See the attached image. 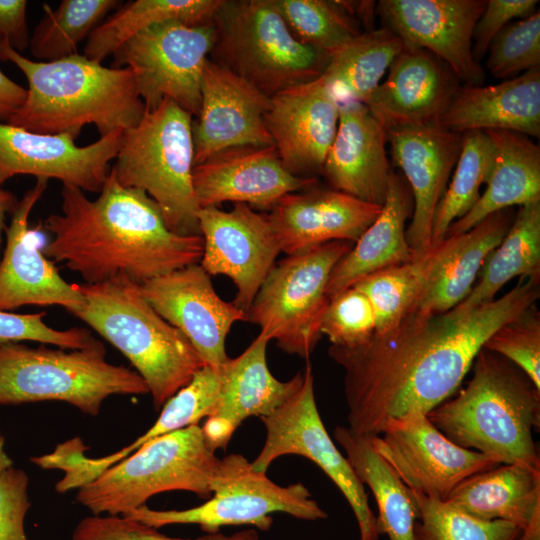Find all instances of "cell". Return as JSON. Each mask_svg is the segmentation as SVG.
<instances>
[{
  "mask_svg": "<svg viewBox=\"0 0 540 540\" xmlns=\"http://www.w3.org/2000/svg\"><path fill=\"white\" fill-rule=\"evenodd\" d=\"M540 279L521 278L507 293L471 309L408 313L395 328L356 346L331 345L344 370L348 429L363 437L409 413L428 414L458 391L487 339L536 304Z\"/></svg>",
  "mask_w": 540,
  "mask_h": 540,
  "instance_id": "6da1fadb",
  "label": "cell"
},
{
  "mask_svg": "<svg viewBox=\"0 0 540 540\" xmlns=\"http://www.w3.org/2000/svg\"><path fill=\"white\" fill-rule=\"evenodd\" d=\"M61 195L62 213L45 220L53 237L41 251L86 284L118 274L142 284L201 261L202 236L171 231L157 204L144 191L122 186L111 169L96 199L72 185H63Z\"/></svg>",
  "mask_w": 540,
  "mask_h": 540,
  "instance_id": "7a4b0ae2",
  "label": "cell"
},
{
  "mask_svg": "<svg viewBox=\"0 0 540 540\" xmlns=\"http://www.w3.org/2000/svg\"><path fill=\"white\" fill-rule=\"evenodd\" d=\"M0 60L14 63L28 82L23 105L6 123L42 134L77 137L93 124L100 137L127 130L141 120L145 106L128 68L106 67L84 55L33 61L0 39Z\"/></svg>",
  "mask_w": 540,
  "mask_h": 540,
  "instance_id": "3957f363",
  "label": "cell"
},
{
  "mask_svg": "<svg viewBox=\"0 0 540 540\" xmlns=\"http://www.w3.org/2000/svg\"><path fill=\"white\" fill-rule=\"evenodd\" d=\"M472 377L427 417L456 445L500 464L540 469L533 431L540 426V390L506 358L485 348L476 355Z\"/></svg>",
  "mask_w": 540,
  "mask_h": 540,
  "instance_id": "277c9868",
  "label": "cell"
},
{
  "mask_svg": "<svg viewBox=\"0 0 540 540\" xmlns=\"http://www.w3.org/2000/svg\"><path fill=\"white\" fill-rule=\"evenodd\" d=\"M84 305L75 317L119 350L145 381L154 408L185 386L205 363L176 327L123 274L98 284H78Z\"/></svg>",
  "mask_w": 540,
  "mask_h": 540,
  "instance_id": "5b68a950",
  "label": "cell"
},
{
  "mask_svg": "<svg viewBox=\"0 0 540 540\" xmlns=\"http://www.w3.org/2000/svg\"><path fill=\"white\" fill-rule=\"evenodd\" d=\"M105 357V346L97 339L79 349L1 344L0 405L61 401L97 416L112 395L149 393L135 370Z\"/></svg>",
  "mask_w": 540,
  "mask_h": 540,
  "instance_id": "8992f818",
  "label": "cell"
},
{
  "mask_svg": "<svg viewBox=\"0 0 540 540\" xmlns=\"http://www.w3.org/2000/svg\"><path fill=\"white\" fill-rule=\"evenodd\" d=\"M192 125L191 114L171 100L162 101L123 131L111 167L122 186L144 191L159 207L168 228L186 236L200 235Z\"/></svg>",
  "mask_w": 540,
  "mask_h": 540,
  "instance_id": "52a82bcc",
  "label": "cell"
},
{
  "mask_svg": "<svg viewBox=\"0 0 540 540\" xmlns=\"http://www.w3.org/2000/svg\"><path fill=\"white\" fill-rule=\"evenodd\" d=\"M199 425L156 437L77 489L92 515H126L167 491L210 498L220 459Z\"/></svg>",
  "mask_w": 540,
  "mask_h": 540,
  "instance_id": "ba28073f",
  "label": "cell"
},
{
  "mask_svg": "<svg viewBox=\"0 0 540 540\" xmlns=\"http://www.w3.org/2000/svg\"><path fill=\"white\" fill-rule=\"evenodd\" d=\"M212 23L211 60L270 98L319 78L330 60L292 34L272 0H222Z\"/></svg>",
  "mask_w": 540,
  "mask_h": 540,
  "instance_id": "9c48e42d",
  "label": "cell"
},
{
  "mask_svg": "<svg viewBox=\"0 0 540 540\" xmlns=\"http://www.w3.org/2000/svg\"><path fill=\"white\" fill-rule=\"evenodd\" d=\"M211 491L212 495L205 503L193 508L153 510L144 505L123 516L157 529L171 524H197L205 533L237 525L267 531L273 524L271 515L277 512L307 521L328 517L304 484L278 485L266 476V472L255 470L241 454L220 459Z\"/></svg>",
  "mask_w": 540,
  "mask_h": 540,
  "instance_id": "30bf717a",
  "label": "cell"
},
{
  "mask_svg": "<svg viewBox=\"0 0 540 540\" xmlns=\"http://www.w3.org/2000/svg\"><path fill=\"white\" fill-rule=\"evenodd\" d=\"M351 247L350 242L333 241L287 255L259 288L248 321L275 340L282 351L308 359L322 337L330 274Z\"/></svg>",
  "mask_w": 540,
  "mask_h": 540,
  "instance_id": "8fae6325",
  "label": "cell"
},
{
  "mask_svg": "<svg viewBox=\"0 0 540 540\" xmlns=\"http://www.w3.org/2000/svg\"><path fill=\"white\" fill-rule=\"evenodd\" d=\"M213 23L154 24L136 33L112 55V67L132 71L145 111L171 100L198 115L201 78L215 43Z\"/></svg>",
  "mask_w": 540,
  "mask_h": 540,
  "instance_id": "7c38bea8",
  "label": "cell"
},
{
  "mask_svg": "<svg viewBox=\"0 0 540 540\" xmlns=\"http://www.w3.org/2000/svg\"><path fill=\"white\" fill-rule=\"evenodd\" d=\"M260 418L266 428V439L251 462L252 467L266 472L274 460L292 454L311 460L346 498L358 524L359 540H379L377 518L369 506L364 485L324 427L315 401L309 361L297 391L272 413Z\"/></svg>",
  "mask_w": 540,
  "mask_h": 540,
  "instance_id": "4fadbf2b",
  "label": "cell"
},
{
  "mask_svg": "<svg viewBox=\"0 0 540 540\" xmlns=\"http://www.w3.org/2000/svg\"><path fill=\"white\" fill-rule=\"evenodd\" d=\"M368 438L408 489L440 500L466 478L500 465L456 445L419 412L388 420L379 435Z\"/></svg>",
  "mask_w": 540,
  "mask_h": 540,
  "instance_id": "5bb4252c",
  "label": "cell"
},
{
  "mask_svg": "<svg viewBox=\"0 0 540 540\" xmlns=\"http://www.w3.org/2000/svg\"><path fill=\"white\" fill-rule=\"evenodd\" d=\"M203 238L202 268L224 275L236 288L233 303L248 314L264 280L281 250L267 214L247 204L234 203L229 211L211 206L198 213Z\"/></svg>",
  "mask_w": 540,
  "mask_h": 540,
  "instance_id": "9a60e30c",
  "label": "cell"
},
{
  "mask_svg": "<svg viewBox=\"0 0 540 540\" xmlns=\"http://www.w3.org/2000/svg\"><path fill=\"white\" fill-rule=\"evenodd\" d=\"M115 130L77 146L69 133L42 134L0 122V186L16 175L57 179L82 191L100 192L122 142Z\"/></svg>",
  "mask_w": 540,
  "mask_h": 540,
  "instance_id": "2e32d148",
  "label": "cell"
},
{
  "mask_svg": "<svg viewBox=\"0 0 540 540\" xmlns=\"http://www.w3.org/2000/svg\"><path fill=\"white\" fill-rule=\"evenodd\" d=\"M487 0H381L384 27L404 47L426 50L443 61L464 85H480L485 75L472 53L474 27Z\"/></svg>",
  "mask_w": 540,
  "mask_h": 540,
  "instance_id": "e0dca14e",
  "label": "cell"
},
{
  "mask_svg": "<svg viewBox=\"0 0 540 540\" xmlns=\"http://www.w3.org/2000/svg\"><path fill=\"white\" fill-rule=\"evenodd\" d=\"M140 289L154 310L187 337L205 365L220 367L229 359L226 337L236 322L248 321V314L217 294L199 263L148 280Z\"/></svg>",
  "mask_w": 540,
  "mask_h": 540,
  "instance_id": "ac0fdd59",
  "label": "cell"
},
{
  "mask_svg": "<svg viewBox=\"0 0 540 540\" xmlns=\"http://www.w3.org/2000/svg\"><path fill=\"white\" fill-rule=\"evenodd\" d=\"M200 92L198 120L192 125L194 166L232 147L274 145L265 125L269 96L210 58Z\"/></svg>",
  "mask_w": 540,
  "mask_h": 540,
  "instance_id": "d6986e66",
  "label": "cell"
},
{
  "mask_svg": "<svg viewBox=\"0 0 540 540\" xmlns=\"http://www.w3.org/2000/svg\"><path fill=\"white\" fill-rule=\"evenodd\" d=\"M390 152L413 198L406 239L413 256L431 249L432 223L457 163L463 134L431 124L387 130Z\"/></svg>",
  "mask_w": 540,
  "mask_h": 540,
  "instance_id": "ffe728a7",
  "label": "cell"
},
{
  "mask_svg": "<svg viewBox=\"0 0 540 540\" xmlns=\"http://www.w3.org/2000/svg\"><path fill=\"white\" fill-rule=\"evenodd\" d=\"M48 180L37 179L18 202L6 226V246L0 260V311L24 305L64 307L71 314L84 305L78 284L66 282L39 247L37 231L29 227L33 207L47 188Z\"/></svg>",
  "mask_w": 540,
  "mask_h": 540,
  "instance_id": "44dd1931",
  "label": "cell"
},
{
  "mask_svg": "<svg viewBox=\"0 0 540 540\" xmlns=\"http://www.w3.org/2000/svg\"><path fill=\"white\" fill-rule=\"evenodd\" d=\"M193 185L200 208L226 201L272 208L289 193L316 187L318 179L290 173L274 145H248L223 150L195 165Z\"/></svg>",
  "mask_w": 540,
  "mask_h": 540,
  "instance_id": "7402d4cb",
  "label": "cell"
},
{
  "mask_svg": "<svg viewBox=\"0 0 540 540\" xmlns=\"http://www.w3.org/2000/svg\"><path fill=\"white\" fill-rule=\"evenodd\" d=\"M339 105L321 77L271 97L265 125L290 173L300 177L322 173L337 132Z\"/></svg>",
  "mask_w": 540,
  "mask_h": 540,
  "instance_id": "603a6c76",
  "label": "cell"
},
{
  "mask_svg": "<svg viewBox=\"0 0 540 540\" xmlns=\"http://www.w3.org/2000/svg\"><path fill=\"white\" fill-rule=\"evenodd\" d=\"M460 87L454 72L435 55L403 47L363 104L386 130L438 124Z\"/></svg>",
  "mask_w": 540,
  "mask_h": 540,
  "instance_id": "cb8c5ba5",
  "label": "cell"
},
{
  "mask_svg": "<svg viewBox=\"0 0 540 540\" xmlns=\"http://www.w3.org/2000/svg\"><path fill=\"white\" fill-rule=\"evenodd\" d=\"M381 207L316 186L285 195L267 216L281 252L293 255L333 241L356 242Z\"/></svg>",
  "mask_w": 540,
  "mask_h": 540,
  "instance_id": "d4e9b609",
  "label": "cell"
},
{
  "mask_svg": "<svg viewBox=\"0 0 540 540\" xmlns=\"http://www.w3.org/2000/svg\"><path fill=\"white\" fill-rule=\"evenodd\" d=\"M387 143L386 128L363 103H340L337 132L322 173L333 189L382 206L393 173Z\"/></svg>",
  "mask_w": 540,
  "mask_h": 540,
  "instance_id": "484cf974",
  "label": "cell"
},
{
  "mask_svg": "<svg viewBox=\"0 0 540 540\" xmlns=\"http://www.w3.org/2000/svg\"><path fill=\"white\" fill-rule=\"evenodd\" d=\"M269 341L260 331L239 356L229 358L220 366L219 401L214 413L201 427L214 450L226 449L233 433L246 418L269 415L302 384L303 372L285 382L272 375L266 361Z\"/></svg>",
  "mask_w": 540,
  "mask_h": 540,
  "instance_id": "4316f807",
  "label": "cell"
},
{
  "mask_svg": "<svg viewBox=\"0 0 540 540\" xmlns=\"http://www.w3.org/2000/svg\"><path fill=\"white\" fill-rule=\"evenodd\" d=\"M456 132L505 130L540 137V67L493 85H464L438 122Z\"/></svg>",
  "mask_w": 540,
  "mask_h": 540,
  "instance_id": "83f0119b",
  "label": "cell"
},
{
  "mask_svg": "<svg viewBox=\"0 0 540 540\" xmlns=\"http://www.w3.org/2000/svg\"><path fill=\"white\" fill-rule=\"evenodd\" d=\"M412 210L409 188L403 178L393 172L379 215L334 266L327 284L329 300L364 277L414 257L405 228Z\"/></svg>",
  "mask_w": 540,
  "mask_h": 540,
  "instance_id": "f1b7e54d",
  "label": "cell"
},
{
  "mask_svg": "<svg viewBox=\"0 0 540 540\" xmlns=\"http://www.w3.org/2000/svg\"><path fill=\"white\" fill-rule=\"evenodd\" d=\"M486 132L494 146L486 188L475 205L450 225L445 238L469 231L493 213L540 199L539 145L517 132Z\"/></svg>",
  "mask_w": 540,
  "mask_h": 540,
  "instance_id": "f546056e",
  "label": "cell"
},
{
  "mask_svg": "<svg viewBox=\"0 0 540 540\" xmlns=\"http://www.w3.org/2000/svg\"><path fill=\"white\" fill-rule=\"evenodd\" d=\"M512 220L509 209L501 210L457 235L455 246L432 271L409 313L440 314L460 304L469 295L485 260L499 245Z\"/></svg>",
  "mask_w": 540,
  "mask_h": 540,
  "instance_id": "4dcf8cb0",
  "label": "cell"
},
{
  "mask_svg": "<svg viewBox=\"0 0 540 540\" xmlns=\"http://www.w3.org/2000/svg\"><path fill=\"white\" fill-rule=\"evenodd\" d=\"M481 520H503L524 529L540 515V469L500 464L474 474L444 500Z\"/></svg>",
  "mask_w": 540,
  "mask_h": 540,
  "instance_id": "1f68e13d",
  "label": "cell"
},
{
  "mask_svg": "<svg viewBox=\"0 0 540 540\" xmlns=\"http://www.w3.org/2000/svg\"><path fill=\"white\" fill-rule=\"evenodd\" d=\"M334 438L359 481L368 485L378 507L380 534L389 540H415L418 510L408 487L374 449L370 438L337 426Z\"/></svg>",
  "mask_w": 540,
  "mask_h": 540,
  "instance_id": "d6a6232c",
  "label": "cell"
},
{
  "mask_svg": "<svg viewBox=\"0 0 540 540\" xmlns=\"http://www.w3.org/2000/svg\"><path fill=\"white\" fill-rule=\"evenodd\" d=\"M514 277L540 279V199L519 206L505 236L485 260L479 281L457 307L492 302Z\"/></svg>",
  "mask_w": 540,
  "mask_h": 540,
  "instance_id": "836d02e7",
  "label": "cell"
},
{
  "mask_svg": "<svg viewBox=\"0 0 540 540\" xmlns=\"http://www.w3.org/2000/svg\"><path fill=\"white\" fill-rule=\"evenodd\" d=\"M403 47L401 39L384 26L362 32L330 57L320 77L339 103H363Z\"/></svg>",
  "mask_w": 540,
  "mask_h": 540,
  "instance_id": "e575fe53",
  "label": "cell"
},
{
  "mask_svg": "<svg viewBox=\"0 0 540 540\" xmlns=\"http://www.w3.org/2000/svg\"><path fill=\"white\" fill-rule=\"evenodd\" d=\"M222 0H135L120 5L88 36L83 55L101 63L139 31L166 21L210 24Z\"/></svg>",
  "mask_w": 540,
  "mask_h": 540,
  "instance_id": "d590c367",
  "label": "cell"
},
{
  "mask_svg": "<svg viewBox=\"0 0 540 540\" xmlns=\"http://www.w3.org/2000/svg\"><path fill=\"white\" fill-rule=\"evenodd\" d=\"M456 241L457 236L445 238L425 254L368 275L353 285L367 296L373 307L375 333H385L398 326L411 311L432 271Z\"/></svg>",
  "mask_w": 540,
  "mask_h": 540,
  "instance_id": "8d00e7d4",
  "label": "cell"
},
{
  "mask_svg": "<svg viewBox=\"0 0 540 540\" xmlns=\"http://www.w3.org/2000/svg\"><path fill=\"white\" fill-rule=\"evenodd\" d=\"M220 390V367L204 365L194 373L185 386L166 401L159 417L144 434L112 454L91 458L89 460L91 471L100 474L154 438L191 425H198L202 418L210 417L214 413Z\"/></svg>",
  "mask_w": 540,
  "mask_h": 540,
  "instance_id": "74e56055",
  "label": "cell"
},
{
  "mask_svg": "<svg viewBox=\"0 0 540 540\" xmlns=\"http://www.w3.org/2000/svg\"><path fill=\"white\" fill-rule=\"evenodd\" d=\"M118 0H62L52 9L43 4L44 16L30 37V50L37 61L50 62L77 54L108 13L120 6Z\"/></svg>",
  "mask_w": 540,
  "mask_h": 540,
  "instance_id": "f35d334b",
  "label": "cell"
},
{
  "mask_svg": "<svg viewBox=\"0 0 540 540\" xmlns=\"http://www.w3.org/2000/svg\"><path fill=\"white\" fill-rule=\"evenodd\" d=\"M494 160V146L486 131L463 133L453 176L438 203L432 223L431 246L441 243L450 225L478 201Z\"/></svg>",
  "mask_w": 540,
  "mask_h": 540,
  "instance_id": "ab89813d",
  "label": "cell"
},
{
  "mask_svg": "<svg viewBox=\"0 0 540 540\" xmlns=\"http://www.w3.org/2000/svg\"><path fill=\"white\" fill-rule=\"evenodd\" d=\"M292 34L330 57L362 33L338 0H272Z\"/></svg>",
  "mask_w": 540,
  "mask_h": 540,
  "instance_id": "60d3db41",
  "label": "cell"
},
{
  "mask_svg": "<svg viewBox=\"0 0 540 540\" xmlns=\"http://www.w3.org/2000/svg\"><path fill=\"white\" fill-rule=\"evenodd\" d=\"M410 492L418 510L415 540H515L520 532L507 521L481 520L444 500Z\"/></svg>",
  "mask_w": 540,
  "mask_h": 540,
  "instance_id": "b9f144b4",
  "label": "cell"
},
{
  "mask_svg": "<svg viewBox=\"0 0 540 540\" xmlns=\"http://www.w3.org/2000/svg\"><path fill=\"white\" fill-rule=\"evenodd\" d=\"M486 67L498 79H511L540 67V13L512 21L489 46Z\"/></svg>",
  "mask_w": 540,
  "mask_h": 540,
  "instance_id": "7bdbcfd3",
  "label": "cell"
},
{
  "mask_svg": "<svg viewBox=\"0 0 540 540\" xmlns=\"http://www.w3.org/2000/svg\"><path fill=\"white\" fill-rule=\"evenodd\" d=\"M483 348L516 365L540 390V313L536 304L499 327Z\"/></svg>",
  "mask_w": 540,
  "mask_h": 540,
  "instance_id": "ee69618b",
  "label": "cell"
},
{
  "mask_svg": "<svg viewBox=\"0 0 540 540\" xmlns=\"http://www.w3.org/2000/svg\"><path fill=\"white\" fill-rule=\"evenodd\" d=\"M373 307L359 289L352 286L330 299L322 316L320 331L335 346H356L375 333Z\"/></svg>",
  "mask_w": 540,
  "mask_h": 540,
  "instance_id": "f6af8a7d",
  "label": "cell"
},
{
  "mask_svg": "<svg viewBox=\"0 0 540 540\" xmlns=\"http://www.w3.org/2000/svg\"><path fill=\"white\" fill-rule=\"evenodd\" d=\"M72 540H259L254 528L231 535L218 531L197 538L169 537L136 519L123 515H91L76 525Z\"/></svg>",
  "mask_w": 540,
  "mask_h": 540,
  "instance_id": "bcb514c9",
  "label": "cell"
},
{
  "mask_svg": "<svg viewBox=\"0 0 540 540\" xmlns=\"http://www.w3.org/2000/svg\"><path fill=\"white\" fill-rule=\"evenodd\" d=\"M45 315V312L18 314L0 311V345L36 341L65 349H79L96 339L90 330L83 327L54 329L44 322Z\"/></svg>",
  "mask_w": 540,
  "mask_h": 540,
  "instance_id": "7dc6e473",
  "label": "cell"
},
{
  "mask_svg": "<svg viewBox=\"0 0 540 540\" xmlns=\"http://www.w3.org/2000/svg\"><path fill=\"white\" fill-rule=\"evenodd\" d=\"M27 473L14 466L0 473V540H29L24 527L31 507Z\"/></svg>",
  "mask_w": 540,
  "mask_h": 540,
  "instance_id": "c3c4849f",
  "label": "cell"
},
{
  "mask_svg": "<svg viewBox=\"0 0 540 540\" xmlns=\"http://www.w3.org/2000/svg\"><path fill=\"white\" fill-rule=\"evenodd\" d=\"M537 4V0H487L473 31L474 59L479 62L487 53L494 37L513 19H522L537 11Z\"/></svg>",
  "mask_w": 540,
  "mask_h": 540,
  "instance_id": "681fc988",
  "label": "cell"
},
{
  "mask_svg": "<svg viewBox=\"0 0 540 540\" xmlns=\"http://www.w3.org/2000/svg\"><path fill=\"white\" fill-rule=\"evenodd\" d=\"M26 8L25 0H0V39H6L19 53L30 44Z\"/></svg>",
  "mask_w": 540,
  "mask_h": 540,
  "instance_id": "f907efd6",
  "label": "cell"
},
{
  "mask_svg": "<svg viewBox=\"0 0 540 540\" xmlns=\"http://www.w3.org/2000/svg\"><path fill=\"white\" fill-rule=\"evenodd\" d=\"M27 90L0 70V120L5 122L23 105Z\"/></svg>",
  "mask_w": 540,
  "mask_h": 540,
  "instance_id": "816d5d0a",
  "label": "cell"
},
{
  "mask_svg": "<svg viewBox=\"0 0 540 540\" xmlns=\"http://www.w3.org/2000/svg\"><path fill=\"white\" fill-rule=\"evenodd\" d=\"M18 202L19 201L13 193L0 189V245L2 242V233L6 228V215L13 214Z\"/></svg>",
  "mask_w": 540,
  "mask_h": 540,
  "instance_id": "f5cc1de1",
  "label": "cell"
},
{
  "mask_svg": "<svg viewBox=\"0 0 540 540\" xmlns=\"http://www.w3.org/2000/svg\"><path fill=\"white\" fill-rule=\"evenodd\" d=\"M515 540H540V515L535 516L524 529L520 530Z\"/></svg>",
  "mask_w": 540,
  "mask_h": 540,
  "instance_id": "db71d44e",
  "label": "cell"
},
{
  "mask_svg": "<svg viewBox=\"0 0 540 540\" xmlns=\"http://www.w3.org/2000/svg\"><path fill=\"white\" fill-rule=\"evenodd\" d=\"M6 440L0 431V473L13 466V460L5 449Z\"/></svg>",
  "mask_w": 540,
  "mask_h": 540,
  "instance_id": "11a10c76",
  "label": "cell"
}]
</instances>
